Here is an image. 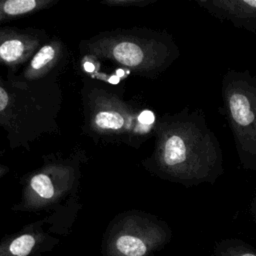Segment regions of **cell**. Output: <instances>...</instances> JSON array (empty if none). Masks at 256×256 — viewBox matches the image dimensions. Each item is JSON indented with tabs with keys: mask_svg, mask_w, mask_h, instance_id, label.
Instances as JSON below:
<instances>
[{
	"mask_svg": "<svg viewBox=\"0 0 256 256\" xmlns=\"http://www.w3.org/2000/svg\"><path fill=\"white\" fill-rule=\"evenodd\" d=\"M23 51V43L16 39L7 40L0 45V57L7 62H13L19 59L22 56Z\"/></svg>",
	"mask_w": 256,
	"mask_h": 256,
	"instance_id": "obj_7",
	"label": "cell"
},
{
	"mask_svg": "<svg viewBox=\"0 0 256 256\" xmlns=\"http://www.w3.org/2000/svg\"><path fill=\"white\" fill-rule=\"evenodd\" d=\"M8 103V96L4 89L0 87V111H2Z\"/></svg>",
	"mask_w": 256,
	"mask_h": 256,
	"instance_id": "obj_14",
	"label": "cell"
},
{
	"mask_svg": "<svg viewBox=\"0 0 256 256\" xmlns=\"http://www.w3.org/2000/svg\"><path fill=\"white\" fill-rule=\"evenodd\" d=\"M138 121L140 122V124H142L144 126H151L155 121V116H154L153 112H151L149 110H144L139 115Z\"/></svg>",
	"mask_w": 256,
	"mask_h": 256,
	"instance_id": "obj_13",
	"label": "cell"
},
{
	"mask_svg": "<svg viewBox=\"0 0 256 256\" xmlns=\"http://www.w3.org/2000/svg\"><path fill=\"white\" fill-rule=\"evenodd\" d=\"M155 159L163 175L185 187L214 184L224 174L219 140L200 109L185 108L162 124Z\"/></svg>",
	"mask_w": 256,
	"mask_h": 256,
	"instance_id": "obj_1",
	"label": "cell"
},
{
	"mask_svg": "<svg viewBox=\"0 0 256 256\" xmlns=\"http://www.w3.org/2000/svg\"><path fill=\"white\" fill-rule=\"evenodd\" d=\"M54 55H55V50L52 46L50 45L43 46L32 59V62H31L32 68L35 70L41 69L54 58Z\"/></svg>",
	"mask_w": 256,
	"mask_h": 256,
	"instance_id": "obj_12",
	"label": "cell"
},
{
	"mask_svg": "<svg viewBox=\"0 0 256 256\" xmlns=\"http://www.w3.org/2000/svg\"><path fill=\"white\" fill-rule=\"evenodd\" d=\"M36 7L34 0H10L4 3L3 10L9 15H19L27 13Z\"/></svg>",
	"mask_w": 256,
	"mask_h": 256,
	"instance_id": "obj_11",
	"label": "cell"
},
{
	"mask_svg": "<svg viewBox=\"0 0 256 256\" xmlns=\"http://www.w3.org/2000/svg\"><path fill=\"white\" fill-rule=\"evenodd\" d=\"M32 189L42 198L49 199L54 194V188L48 176L44 174H39L31 179Z\"/></svg>",
	"mask_w": 256,
	"mask_h": 256,
	"instance_id": "obj_9",
	"label": "cell"
},
{
	"mask_svg": "<svg viewBox=\"0 0 256 256\" xmlns=\"http://www.w3.org/2000/svg\"><path fill=\"white\" fill-rule=\"evenodd\" d=\"M196 4L221 22L256 33V0H197Z\"/></svg>",
	"mask_w": 256,
	"mask_h": 256,
	"instance_id": "obj_4",
	"label": "cell"
},
{
	"mask_svg": "<svg viewBox=\"0 0 256 256\" xmlns=\"http://www.w3.org/2000/svg\"><path fill=\"white\" fill-rule=\"evenodd\" d=\"M113 56L120 63L127 66H138L146 58L144 49L133 42H121L113 49Z\"/></svg>",
	"mask_w": 256,
	"mask_h": 256,
	"instance_id": "obj_5",
	"label": "cell"
},
{
	"mask_svg": "<svg viewBox=\"0 0 256 256\" xmlns=\"http://www.w3.org/2000/svg\"><path fill=\"white\" fill-rule=\"evenodd\" d=\"M95 123L97 126L105 129H119L124 124L123 117L116 112L103 111L96 115Z\"/></svg>",
	"mask_w": 256,
	"mask_h": 256,
	"instance_id": "obj_8",
	"label": "cell"
},
{
	"mask_svg": "<svg viewBox=\"0 0 256 256\" xmlns=\"http://www.w3.org/2000/svg\"><path fill=\"white\" fill-rule=\"evenodd\" d=\"M84 68L87 72H93L94 71V65L92 63H89V62H86L84 64Z\"/></svg>",
	"mask_w": 256,
	"mask_h": 256,
	"instance_id": "obj_16",
	"label": "cell"
},
{
	"mask_svg": "<svg viewBox=\"0 0 256 256\" xmlns=\"http://www.w3.org/2000/svg\"><path fill=\"white\" fill-rule=\"evenodd\" d=\"M168 239V231L157 224L119 232L109 243L110 256H148Z\"/></svg>",
	"mask_w": 256,
	"mask_h": 256,
	"instance_id": "obj_3",
	"label": "cell"
},
{
	"mask_svg": "<svg viewBox=\"0 0 256 256\" xmlns=\"http://www.w3.org/2000/svg\"><path fill=\"white\" fill-rule=\"evenodd\" d=\"M221 99L239 164L256 171V75L227 70L221 80Z\"/></svg>",
	"mask_w": 256,
	"mask_h": 256,
	"instance_id": "obj_2",
	"label": "cell"
},
{
	"mask_svg": "<svg viewBox=\"0 0 256 256\" xmlns=\"http://www.w3.org/2000/svg\"><path fill=\"white\" fill-rule=\"evenodd\" d=\"M220 256H256V252L248 249L246 245L237 241H225L220 246Z\"/></svg>",
	"mask_w": 256,
	"mask_h": 256,
	"instance_id": "obj_10",
	"label": "cell"
},
{
	"mask_svg": "<svg viewBox=\"0 0 256 256\" xmlns=\"http://www.w3.org/2000/svg\"><path fill=\"white\" fill-rule=\"evenodd\" d=\"M37 239L34 235L22 234L7 245L0 246V256H28L36 246Z\"/></svg>",
	"mask_w": 256,
	"mask_h": 256,
	"instance_id": "obj_6",
	"label": "cell"
},
{
	"mask_svg": "<svg viewBox=\"0 0 256 256\" xmlns=\"http://www.w3.org/2000/svg\"><path fill=\"white\" fill-rule=\"evenodd\" d=\"M250 211L253 215V218L256 222V190H255V193H254V196L252 198V201H251V204H250Z\"/></svg>",
	"mask_w": 256,
	"mask_h": 256,
	"instance_id": "obj_15",
	"label": "cell"
}]
</instances>
